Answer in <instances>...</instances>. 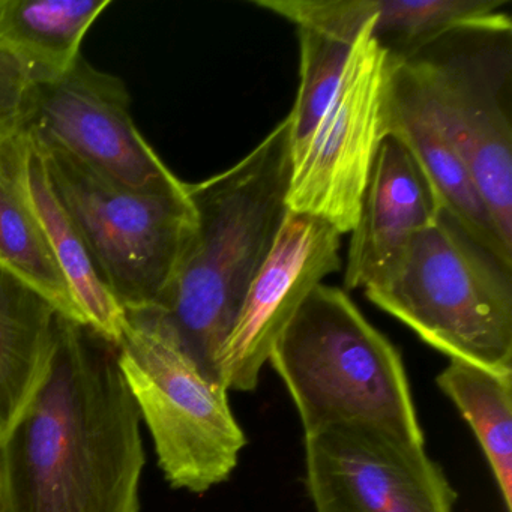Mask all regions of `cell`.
Segmentation results:
<instances>
[{
    "label": "cell",
    "instance_id": "4fadbf2b",
    "mask_svg": "<svg viewBox=\"0 0 512 512\" xmlns=\"http://www.w3.org/2000/svg\"><path fill=\"white\" fill-rule=\"evenodd\" d=\"M388 100L389 136L412 155L433 190L437 206L476 242L512 266V253L500 241L469 167L440 125L410 68L394 58Z\"/></svg>",
    "mask_w": 512,
    "mask_h": 512
},
{
    "label": "cell",
    "instance_id": "9c48e42d",
    "mask_svg": "<svg viewBox=\"0 0 512 512\" xmlns=\"http://www.w3.org/2000/svg\"><path fill=\"white\" fill-rule=\"evenodd\" d=\"M304 454L314 512H455L457 491L425 443L340 425L304 434Z\"/></svg>",
    "mask_w": 512,
    "mask_h": 512
},
{
    "label": "cell",
    "instance_id": "ffe728a7",
    "mask_svg": "<svg viewBox=\"0 0 512 512\" xmlns=\"http://www.w3.org/2000/svg\"><path fill=\"white\" fill-rule=\"evenodd\" d=\"M505 0H373L371 35L404 59L446 32L503 13Z\"/></svg>",
    "mask_w": 512,
    "mask_h": 512
},
{
    "label": "cell",
    "instance_id": "5bb4252c",
    "mask_svg": "<svg viewBox=\"0 0 512 512\" xmlns=\"http://www.w3.org/2000/svg\"><path fill=\"white\" fill-rule=\"evenodd\" d=\"M298 28L301 65L292 112V155L308 142L334 98L353 44L371 19L368 0H256Z\"/></svg>",
    "mask_w": 512,
    "mask_h": 512
},
{
    "label": "cell",
    "instance_id": "6da1fadb",
    "mask_svg": "<svg viewBox=\"0 0 512 512\" xmlns=\"http://www.w3.org/2000/svg\"><path fill=\"white\" fill-rule=\"evenodd\" d=\"M140 422L118 346L58 313L43 382L0 437L8 512H140Z\"/></svg>",
    "mask_w": 512,
    "mask_h": 512
},
{
    "label": "cell",
    "instance_id": "3957f363",
    "mask_svg": "<svg viewBox=\"0 0 512 512\" xmlns=\"http://www.w3.org/2000/svg\"><path fill=\"white\" fill-rule=\"evenodd\" d=\"M268 364L286 385L304 434L359 425L424 443L400 352L343 290L314 287Z\"/></svg>",
    "mask_w": 512,
    "mask_h": 512
},
{
    "label": "cell",
    "instance_id": "d6986e66",
    "mask_svg": "<svg viewBox=\"0 0 512 512\" xmlns=\"http://www.w3.org/2000/svg\"><path fill=\"white\" fill-rule=\"evenodd\" d=\"M436 385L478 440L503 508L512 512V371L497 373L449 359L437 374Z\"/></svg>",
    "mask_w": 512,
    "mask_h": 512
},
{
    "label": "cell",
    "instance_id": "e0dca14e",
    "mask_svg": "<svg viewBox=\"0 0 512 512\" xmlns=\"http://www.w3.org/2000/svg\"><path fill=\"white\" fill-rule=\"evenodd\" d=\"M112 0H0V46L16 53L32 82L55 79L82 53L80 46Z\"/></svg>",
    "mask_w": 512,
    "mask_h": 512
},
{
    "label": "cell",
    "instance_id": "5b68a950",
    "mask_svg": "<svg viewBox=\"0 0 512 512\" xmlns=\"http://www.w3.org/2000/svg\"><path fill=\"white\" fill-rule=\"evenodd\" d=\"M31 140L113 298L125 313L161 310L196 229L187 184L175 178L130 187L62 149Z\"/></svg>",
    "mask_w": 512,
    "mask_h": 512
},
{
    "label": "cell",
    "instance_id": "7402d4cb",
    "mask_svg": "<svg viewBox=\"0 0 512 512\" xmlns=\"http://www.w3.org/2000/svg\"><path fill=\"white\" fill-rule=\"evenodd\" d=\"M0 512H8L7 494H5L4 475H2V464H0Z\"/></svg>",
    "mask_w": 512,
    "mask_h": 512
},
{
    "label": "cell",
    "instance_id": "30bf717a",
    "mask_svg": "<svg viewBox=\"0 0 512 512\" xmlns=\"http://www.w3.org/2000/svg\"><path fill=\"white\" fill-rule=\"evenodd\" d=\"M130 104L119 77L80 55L61 76L31 83L19 131L130 187L172 181L176 176L140 133Z\"/></svg>",
    "mask_w": 512,
    "mask_h": 512
},
{
    "label": "cell",
    "instance_id": "277c9868",
    "mask_svg": "<svg viewBox=\"0 0 512 512\" xmlns=\"http://www.w3.org/2000/svg\"><path fill=\"white\" fill-rule=\"evenodd\" d=\"M364 293L449 359L512 371V266L442 209L397 274Z\"/></svg>",
    "mask_w": 512,
    "mask_h": 512
},
{
    "label": "cell",
    "instance_id": "44dd1931",
    "mask_svg": "<svg viewBox=\"0 0 512 512\" xmlns=\"http://www.w3.org/2000/svg\"><path fill=\"white\" fill-rule=\"evenodd\" d=\"M32 76L25 62L0 46V139L19 133Z\"/></svg>",
    "mask_w": 512,
    "mask_h": 512
},
{
    "label": "cell",
    "instance_id": "ac0fdd59",
    "mask_svg": "<svg viewBox=\"0 0 512 512\" xmlns=\"http://www.w3.org/2000/svg\"><path fill=\"white\" fill-rule=\"evenodd\" d=\"M0 266L77 322L70 287L50 250L20 175V133L0 139Z\"/></svg>",
    "mask_w": 512,
    "mask_h": 512
},
{
    "label": "cell",
    "instance_id": "8fae6325",
    "mask_svg": "<svg viewBox=\"0 0 512 512\" xmlns=\"http://www.w3.org/2000/svg\"><path fill=\"white\" fill-rule=\"evenodd\" d=\"M340 239L326 221L289 211L221 350L218 376L227 391H256L280 332L311 290L340 271Z\"/></svg>",
    "mask_w": 512,
    "mask_h": 512
},
{
    "label": "cell",
    "instance_id": "2e32d148",
    "mask_svg": "<svg viewBox=\"0 0 512 512\" xmlns=\"http://www.w3.org/2000/svg\"><path fill=\"white\" fill-rule=\"evenodd\" d=\"M56 316L49 299L0 266V437L43 382Z\"/></svg>",
    "mask_w": 512,
    "mask_h": 512
},
{
    "label": "cell",
    "instance_id": "7a4b0ae2",
    "mask_svg": "<svg viewBox=\"0 0 512 512\" xmlns=\"http://www.w3.org/2000/svg\"><path fill=\"white\" fill-rule=\"evenodd\" d=\"M290 133V119H283L235 166L187 184L196 229L157 311L217 382L221 350L289 214Z\"/></svg>",
    "mask_w": 512,
    "mask_h": 512
},
{
    "label": "cell",
    "instance_id": "9a60e30c",
    "mask_svg": "<svg viewBox=\"0 0 512 512\" xmlns=\"http://www.w3.org/2000/svg\"><path fill=\"white\" fill-rule=\"evenodd\" d=\"M20 133V175L56 263L70 287L77 322L118 346L127 313L107 290L91 254L50 184L46 164L31 137Z\"/></svg>",
    "mask_w": 512,
    "mask_h": 512
},
{
    "label": "cell",
    "instance_id": "8992f818",
    "mask_svg": "<svg viewBox=\"0 0 512 512\" xmlns=\"http://www.w3.org/2000/svg\"><path fill=\"white\" fill-rule=\"evenodd\" d=\"M118 359L170 487L203 494L229 481L247 446L229 391L200 370L157 310L127 313Z\"/></svg>",
    "mask_w": 512,
    "mask_h": 512
},
{
    "label": "cell",
    "instance_id": "7c38bea8",
    "mask_svg": "<svg viewBox=\"0 0 512 512\" xmlns=\"http://www.w3.org/2000/svg\"><path fill=\"white\" fill-rule=\"evenodd\" d=\"M439 209L412 155L389 136L377 154L358 221L350 232L346 289L368 290L388 283Z\"/></svg>",
    "mask_w": 512,
    "mask_h": 512
},
{
    "label": "cell",
    "instance_id": "ba28073f",
    "mask_svg": "<svg viewBox=\"0 0 512 512\" xmlns=\"http://www.w3.org/2000/svg\"><path fill=\"white\" fill-rule=\"evenodd\" d=\"M371 22L373 17L359 32L316 130L292 155L287 190L290 212L320 218L341 236L358 221L371 170L389 137L392 58L371 35Z\"/></svg>",
    "mask_w": 512,
    "mask_h": 512
},
{
    "label": "cell",
    "instance_id": "52a82bcc",
    "mask_svg": "<svg viewBox=\"0 0 512 512\" xmlns=\"http://www.w3.org/2000/svg\"><path fill=\"white\" fill-rule=\"evenodd\" d=\"M403 61L469 167L512 253V22L461 26Z\"/></svg>",
    "mask_w": 512,
    "mask_h": 512
}]
</instances>
